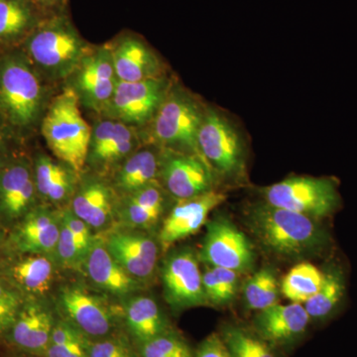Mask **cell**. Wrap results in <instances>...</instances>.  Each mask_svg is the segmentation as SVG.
Returning a JSON list of instances; mask_svg holds the SVG:
<instances>
[{"mask_svg":"<svg viewBox=\"0 0 357 357\" xmlns=\"http://www.w3.org/2000/svg\"><path fill=\"white\" fill-rule=\"evenodd\" d=\"M164 297L175 311L208 305L198 255L181 248L168 255L162 267Z\"/></svg>","mask_w":357,"mask_h":357,"instance_id":"cell-11","label":"cell"},{"mask_svg":"<svg viewBox=\"0 0 357 357\" xmlns=\"http://www.w3.org/2000/svg\"><path fill=\"white\" fill-rule=\"evenodd\" d=\"M279 282L270 267L255 272L243 286V299L248 309L260 312L278 303Z\"/></svg>","mask_w":357,"mask_h":357,"instance_id":"cell-31","label":"cell"},{"mask_svg":"<svg viewBox=\"0 0 357 357\" xmlns=\"http://www.w3.org/2000/svg\"><path fill=\"white\" fill-rule=\"evenodd\" d=\"M41 132L58 160L77 173L86 165L91 126L84 121L74 91L65 88L52 98L41 121Z\"/></svg>","mask_w":357,"mask_h":357,"instance_id":"cell-4","label":"cell"},{"mask_svg":"<svg viewBox=\"0 0 357 357\" xmlns=\"http://www.w3.org/2000/svg\"><path fill=\"white\" fill-rule=\"evenodd\" d=\"M60 234V215L48 208L33 210L18 229L20 248L32 255H47L55 251Z\"/></svg>","mask_w":357,"mask_h":357,"instance_id":"cell-25","label":"cell"},{"mask_svg":"<svg viewBox=\"0 0 357 357\" xmlns=\"http://www.w3.org/2000/svg\"><path fill=\"white\" fill-rule=\"evenodd\" d=\"M55 324L48 307L40 304L27 305L20 310L14 321V344L24 351L45 356Z\"/></svg>","mask_w":357,"mask_h":357,"instance_id":"cell-22","label":"cell"},{"mask_svg":"<svg viewBox=\"0 0 357 357\" xmlns=\"http://www.w3.org/2000/svg\"><path fill=\"white\" fill-rule=\"evenodd\" d=\"M204 112L206 105H202L196 96L183 86L172 84L158 112L147 126L150 144L160 149L201 157L198 135Z\"/></svg>","mask_w":357,"mask_h":357,"instance_id":"cell-5","label":"cell"},{"mask_svg":"<svg viewBox=\"0 0 357 357\" xmlns=\"http://www.w3.org/2000/svg\"><path fill=\"white\" fill-rule=\"evenodd\" d=\"M56 253L61 264L69 269H79L86 262V255L79 248L69 227L61 220V218L60 234H59Z\"/></svg>","mask_w":357,"mask_h":357,"instance_id":"cell-35","label":"cell"},{"mask_svg":"<svg viewBox=\"0 0 357 357\" xmlns=\"http://www.w3.org/2000/svg\"><path fill=\"white\" fill-rule=\"evenodd\" d=\"M344 275L340 270L332 269L324 273V281L316 295L304 303L311 321H326L337 310L344 295Z\"/></svg>","mask_w":357,"mask_h":357,"instance_id":"cell-29","label":"cell"},{"mask_svg":"<svg viewBox=\"0 0 357 357\" xmlns=\"http://www.w3.org/2000/svg\"><path fill=\"white\" fill-rule=\"evenodd\" d=\"M124 199L148 210L163 213L165 197L158 183L148 185L142 189L131 192L128 196H124Z\"/></svg>","mask_w":357,"mask_h":357,"instance_id":"cell-38","label":"cell"},{"mask_svg":"<svg viewBox=\"0 0 357 357\" xmlns=\"http://www.w3.org/2000/svg\"><path fill=\"white\" fill-rule=\"evenodd\" d=\"M67 321L89 338L109 337L115 323L112 310L105 301L79 284L66 286L59 295Z\"/></svg>","mask_w":357,"mask_h":357,"instance_id":"cell-14","label":"cell"},{"mask_svg":"<svg viewBox=\"0 0 357 357\" xmlns=\"http://www.w3.org/2000/svg\"><path fill=\"white\" fill-rule=\"evenodd\" d=\"M218 335L230 357H281V351L263 340L252 328L225 323Z\"/></svg>","mask_w":357,"mask_h":357,"instance_id":"cell-28","label":"cell"},{"mask_svg":"<svg viewBox=\"0 0 357 357\" xmlns=\"http://www.w3.org/2000/svg\"><path fill=\"white\" fill-rule=\"evenodd\" d=\"M208 266L227 268L245 273L255 266V252L246 234L230 218L220 215L206 225V234L198 255Z\"/></svg>","mask_w":357,"mask_h":357,"instance_id":"cell-9","label":"cell"},{"mask_svg":"<svg viewBox=\"0 0 357 357\" xmlns=\"http://www.w3.org/2000/svg\"><path fill=\"white\" fill-rule=\"evenodd\" d=\"M110 255L130 276L137 281L151 278L158 258V244L141 232L119 231L105 243Z\"/></svg>","mask_w":357,"mask_h":357,"instance_id":"cell-18","label":"cell"},{"mask_svg":"<svg viewBox=\"0 0 357 357\" xmlns=\"http://www.w3.org/2000/svg\"><path fill=\"white\" fill-rule=\"evenodd\" d=\"M324 281V273L310 262L291 268L281 283V293L292 303L304 304L316 295Z\"/></svg>","mask_w":357,"mask_h":357,"instance_id":"cell-30","label":"cell"},{"mask_svg":"<svg viewBox=\"0 0 357 357\" xmlns=\"http://www.w3.org/2000/svg\"><path fill=\"white\" fill-rule=\"evenodd\" d=\"M1 142H2V137H1V132H0V146H1Z\"/></svg>","mask_w":357,"mask_h":357,"instance_id":"cell-44","label":"cell"},{"mask_svg":"<svg viewBox=\"0 0 357 357\" xmlns=\"http://www.w3.org/2000/svg\"><path fill=\"white\" fill-rule=\"evenodd\" d=\"M223 192L213 191L184 201L174 206L160 231V243L163 248L183 241L197 234L206 225L208 215L225 201Z\"/></svg>","mask_w":357,"mask_h":357,"instance_id":"cell-16","label":"cell"},{"mask_svg":"<svg viewBox=\"0 0 357 357\" xmlns=\"http://www.w3.org/2000/svg\"><path fill=\"white\" fill-rule=\"evenodd\" d=\"M198 147L215 177L229 184H241L246 180V148L243 135L229 117L215 107H206Z\"/></svg>","mask_w":357,"mask_h":357,"instance_id":"cell-6","label":"cell"},{"mask_svg":"<svg viewBox=\"0 0 357 357\" xmlns=\"http://www.w3.org/2000/svg\"><path fill=\"white\" fill-rule=\"evenodd\" d=\"M91 342L83 333L61 342H50L47 349L46 357H88Z\"/></svg>","mask_w":357,"mask_h":357,"instance_id":"cell-37","label":"cell"},{"mask_svg":"<svg viewBox=\"0 0 357 357\" xmlns=\"http://www.w3.org/2000/svg\"><path fill=\"white\" fill-rule=\"evenodd\" d=\"M20 310L17 294L0 284V333L13 328Z\"/></svg>","mask_w":357,"mask_h":357,"instance_id":"cell-39","label":"cell"},{"mask_svg":"<svg viewBox=\"0 0 357 357\" xmlns=\"http://www.w3.org/2000/svg\"><path fill=\"white\" fill-rule=\"evenodd\" d=\"M79 173L64 162L55 161L46 155H39L35 162L34 178L37 192L53 204L72 199L79 184Z\"/></svg>","mask_w":357,"mask_h":357,"instance_id":"cell-24","label":"cell"},{"mask_svg":"<svg viewBox=\"0 0 357 357\" xmlns=\"http://www.w3.org/2000/svg\"><path fill=\"white\" fill-rule=\"evenodd\" d=\"M25 55L49 82L66 81L93 48L64 9L47 14L25 40Z\"/></svg>","mask_w":357,"mask_h":357,"instance_id":"cell-2","label":"cell"},{"mask_svg":"<svg viewBox=\"0 0 357 357\" xmlns=\"http://www.w3.org/2000/svg\"><path fill=\"white\" fill-rule=\"evenodd\" d=\"M311 319L304 305L291 303L275 304L258 312L252 328L279 351L294 349L306 335Z\"/></svg>","mask_w":357,"mask_h":357,"instance_id":"cell-15","label":"cell"},{"mask_svg":"<svg viewBox=\"0 0 357 357\" xmlns=\"http://www.w3.org/2000/svg\"><path fill=\"white\" fill-rule=\"evenodd\" d=\"M42 79L25 54L0 60V114L13 128H31L43 119L49 103Z\"/></svg>","mask_w":357,"mask_h":357,"instance_id":"cell-3","label":"cell"},{"mask_svg":"<svg viewBox=\"0 0 357 357\" xmlns=\"http://www.w3.org/2000/svg\"><path fill=\"white\" fill-rule=\"evenodd\" d=\"M162 213L131 203L124 199L121 206V215L126 222L136 227H150L156 223Z\"/></svg>","mask_w":357,"mask_h":357,"instance_id":"cell-41","label":"cell"},{"mask_svg":"<svg viewBox=\"0 0 357 357\" xmlns=\"http://www.w3.org/2000/svg\"><path fill=\"white\" fill-rule=\"evenodd\" d=\"M59 215H60L61 220L69 227L70 232L76 239L79 248L84 251V255L88 256L89 249H91V244L93 243L89 225H86L81 218H77L70 208L61 211Z\"/></svg>","mask_w":357,"mask_h":357,"instance_id":"cell-40","label":"cell"},{"mask_svg":"<svg viewBox=\"0 0 357 357\" xmlns=\"http://www.w3.org/2000/svg\"><path fill=\"white\" fill-rule=\"evenodd\" d=\"M34 171L25 161L13 162L0 171V211L16 218L28 211L36 194Z\"/></svg>","mask_w":357,"mask_h":357,"instance_id":"cell-20","label":"cell"},{"mask_svg":"<svg viewBox=\"0 0 357 357\" xmlns=\"http://www.w3.org/2000/svg\"><path fill=\"white\" fill-rule=\"evenodd\" d=\"M33 1L47 13L61 10L65 6V0H33Z\"/></svg>","mask_w":357,"mask_h":357,"instance_id":"cell-43","label":"cell"},{"mask_svg":"<svg viewBox=\"0 0 357 357\" xmlns=\"http://www.w3.org/2000/svg\"><path fill=\"white\" fill-rule=\"evenodd\" d=\"M84 263L91 280L107 292L124 296L139 289V281L119 264L105 243L93 241Z\"/></svg>","mask_w":357,"mask_h":357,"instance_id":"cell-21","label":"cell"},{"mask_svg":"<svg viewBox=\"0 0 357 357\" xmlns=\"http://www.w3.org/2000/svg\"><path fill=\"white\" fill-rule=\"evenodd\" d=\"M79 105L98 115L107 107L119 83L109 45L93 47L67 79Z\"/></svg>","mask_w":357,"mask_h":357,"instance_id":"cell-10","label":"cell"},{"mask_svg":"<svg viewBox=\"0 0 357 357\" xmlns=\"http://www.w3.org/2000/svg\"><path fill=\"white\" fill-rule=\"evenodd\" d=\"M260 192L265 203L318 220L332 215L340 202L337 185L326 178L290 177Z\"/></svg>","mask_w":357,"mask_h":357,"instance_id":"cell-7","label":"cell"},{"mask_svg":"<svg viewBox=\"0 0 357 357\" xmlns=\"http://www.w3.org/2000/svg\"><path fill=\"white\" fill-rule=\"evenodd\" d=\"M245 225L265 250L281 259L302 260L317 255L328 241L318 220L264 201L248 206Z\"/></svg>","mask_w":357,"mask_h":357,"instance_id":"cell-1","label":"cell"},{"mask_svg":"<svg viewBox=\"0 0 357 357\" xmlns=\"http://www.w3.org/2000/svg\"><path fill=\"white\" fill-rule=\"evenodd\" d=\"M194 357H230V354L220 335L213 333L201 342Z\"/></svg>","mask_w":357,"mask_h":357,"instance_id":"cell-42","label":"cell"},{"mask_svg":"<svg viewBox=\"0 0 357 357\" xmlns=\"http://www.w3.org/2000/svg\"><path fill=\"white\" fill-rule=\"evenodd\" d=\"M47 14L33 0H0V41L27 38Z\"/></svg>","mask_w":357,"mask_h":357,"instance_id":"cell-27","label":"cell"},{"mask_svg":"<svg viewBox=\"0 0 357 357\" xmlns=\"http://www.w3.org/2000/svg\"><path fill=\"white\" fill-rule=\"evenodd\" d=\"M139 357H194L191 347L175 330L162 333L158 337L138 345Z\"/></svg>","mask_w":357,"mask_h":357,"instance_id":"cell-34","label":"cell"},{"mask_svg":"<svg viewBox=\"0 0 357 357\" xmlns=\"http://www.w3.org/2000/svg\"><path fill=\"white\" fill-rule=\"evenodd\" d=\"M126 321L138 345L172 330L156 301L148 296H136L129 300L126 307Z\"/></svg>","mask_w":357,"mask_h":357,"instance_id":"cell-26","label":"cell"},{"mask_svg":"<svg viewBox=\"0 0 357 357\" xmlns=\"http://www.w3.org/2000/svg\"><path fill=\"white\" fill-rule=\"evenodd\" d=\"M159 170L160 148L152 144L139 147L117 168L112 188L128 196L148 185L158 183Z\"/></svg>","mask_w":357,"mask_h":357,"instance_id":"cell-23","label":"cell"},{"mask_svg":"<svg viewBox=\"0 0 357 357\" xmlns=\"http://www.w3.org/2000/svg\"><path fill=\"white\" fill-rule=\"evenodd\" d=\"M70 210L91 229H102L114 213V188L98 176L82 178L73 195Z\"/></svg>","mask_w":357,"mask_h":357,"instance_id":"cell-19","label":"cell"},{"mask_svg":"<svg viewBox=\"0 0 357 357\" xmlns=\"http://www.w3.org/2000/svg\"><path fill=\"white\" fill-rule=\"evenodd\" d=\"M140 142L139 129L100 117L91 126L86 165L98 172L119 167L140 147Z\"/></svg>","mask_w":357,"mask_h":357,"instance_id":"cell-13","label":"cell"},{"mask_svg":"<svg viewBox=\"0 0 357 357\" xmlns=\"http://www.w3.org/2000/svg\"><path fill=\"white\" fill-rule=\"evenodd\" d=\"M53 264L46 256H29L13 267L14 280L28 292L42 294L50 288Z\"/></svg>","mask_w":357,"mask_h":357,"instance_id":"cell-32","label":"cell"},{"mask_svg":"<svg viewBox=\"0 0 357 357\" xmlns=\"http://www.w3.org/2000/svg\"><path fill=\"white\" fill-rule=\"evenodd\" d=\"M238 274L227 268L208 266L203 273L206 301L213 306H227L236 298Z\"/></svg>","mask_w":357,"mask_h":357,"instance_id":"cell-33","label":"cell"},{"mask_svg":"<svg viewBox=\"0 0 357 357\" xmlns=\"http://www.w3.org/2000/svg\"><path fill=\"white\" fill-rule=\"evenodd\" d=\"M172 83L164 76L140 82L119 81L100 117L137 129L146 128L158 112Z\"/></svg>","mask_w":357,"mask_h":357,"instance_id":"cell-8","label":"cell"},{"mask_svg":"<svg viewBox=\"0 0 357 357\" xmlns=\"http://www.w3.org/2000/svg\"><path fill=\"white\" fill-rule=\"evenodd\" d=\"M107 45L119 81L140 82L164 76L158 56L142 39L126 34Z\"/></svg>","mask_w":357,"mask_h":357,"instance_id":"cell-17","label":"cell"},{"mask_svg":"<svg viewBox=\"0 0 357 357\" xmlns=\"http://www.w3.org/2000/svg\"><path fill=\"white\" fill-rule=\"evenodd\" d=\"M160 182L171 196L184 201L213 191L215 176L198 155L160 149Z\"/></svg>","mask_w":357,"mask_h":357,"instance_id":"cell-12","label":"cell"},{"mask_svg":"<svg viewBox=\"0 0 357 357\" xmlns=\"http://www.w3.org/2000/svg\"><path fill=\"white\" fill-rule=\"evenodd\" d=\"M88 357H139L128 340L122 337H105L91 342Z\"/></svg>","mask_w":357,"mask_h":357,"instance_id":"cell-36","label":"cell"}]
</instances>
